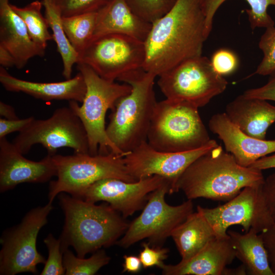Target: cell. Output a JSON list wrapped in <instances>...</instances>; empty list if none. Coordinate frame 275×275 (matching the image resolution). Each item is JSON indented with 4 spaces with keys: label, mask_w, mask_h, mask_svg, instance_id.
<instances>
[{
    "label": "cell",
    "mask_w": 275,
    "mask_h": 275,
    "mask_svg": "<svg viewBox=\"0 0 275 275\" xmlns=\"http://www.w3.org/2000/svg\"><path fill=\"white\" fill-rule=\"evenodd\" d=\"M207 38L200 0H177L152 23L145 42L143 68L159 76L186 60L202 56Z\"/></svg>",
    "instance_id": "obj_1"
},
{
    "label": "cell",
    "mask_w": 275,
    "mask_h": 275,
    "mask_svg": "<svg viewBox=\"0 0 275 275\" xmlns=\"http://www.w3.org/2000/svg\"><path fill=\"white\" fill-rule=\"evenodd\" d=\"M262 171L240 165L218 144L187 167L178 181L177 190H182L188 200L227 202L246 186L261 185Z\"/></svg>",
    "instance_id": "obj_2"
},
{
    "label": "cell",
    "mask_w": 275,
    "mask_h": 275,
    "mask_svg": "<svg viewBox=\"0 0 275 275\" xmlns=\"http://www.w3.org/2000/svg\"><path fill=\"white\" fill-rule=\"evenodd\" d=\"M58 199L65 215L59 238L63 252L72 246L78 257L85 258L116 244L128 227L125 218L109 205H96L65 193Z\"/></svg>",
    "instance_id": "obj_3"
},
{
    "label": "cell",
    "mask_w": 275,
    "mask_h": 275,
    "mask_svg": "<svg viewBox=\"0 0 275 275\" xmlns=\"http://www.w3.org/2000/svg\"><path fill=\"white\" fill-rule=\"evenodd\" d=\"M156 77L142 68L118 79L129 85L131 90L116 103L106 131L109 139L124 155L147 141L157 102L154 91Z\"/></svg>",
    "instance_id": "obj_4"
},
{
    "label": "cell",
    "mask_w": 275,
    "mask_h": 275,
    "mask_svg": "<svg viewBox=\"0 0 275 275\" xmlns=\"http://www.w3.org/2000/svg\"><path fill=\"white\" fill-rule=\"evenodd\" d=\"M77 69L86 85V93L82 104L75 101H69L80 119L87 132L89 154H107L114 153L124 156L122 152L109 139L106 131L105 116L108 109L113 110L117 101L128 94L131 87L105 79L87 65L78 63Z\"/></svg>",
    "instance_id": "obj_5"
},
{
    "label": "cell",
    "mask_w": 275,
    "mask_h": 275,
    "mask_svg": "<svg viewBox=\"0 0 275 275\" xmlns=\"http://www.w3.org/2000/svg\"><path fill=\"white\" fill-rule=\"evenodd\" d=\"M198 109L184 101L166 99L157 102L148 143L157 150L173 152L193 150L207 144L211 139Z\"/></svg>",
    "instance_id": "obj_6"
},
{
    "label": "cell",
    "mask_w": 275,
    "mask_h": 275,
    "mask_svg": "<svg viewBox=\"0 0 275 275\" xmlns=\"http://www.w3.org/2000/svg\"><path fill=\"white\" fill-rule=\"evenodd\" d=\"M52 158L57 168V178L49 184L50 203L61 193L78 197L89 186L103 179L114 178L130 182L137 181L128 173L124 156L112 152L95 155L56 154Z\"/></svg>",
    "instance_id": "obj_7"
},
{
    "label": "cell",
    "mask_w": 275,
    "mask_h": 275,
    "mask_svg": "<svg viewBox=\"0 0 275 275\" xmlns=\"http://www.w3.org/2000/svg\"><path fill=\"white\" fill-rule=\"evenodd\" d=\"M228 84L203 56L186 60L159 76L158 86L166 99L200 108L223 93Z\"/></svg>",
    "instance_id": "obj_8"
},
{
    "label": "cell",
    "mask_w": 275,
    "mask_h": 275,
    "mask_svg": "<svg viewBox=\"0 0 275 275\" xmlns=\"http://www.w3.org/2000/svg\"><path fill=\"white\" fill-rule=\"evenodd\" d=\"M23 155L32 147L40 144L47 154L53 155L62 147H68L74 153H89L85 128L78 116L69 106L57 108L46 119L35 118L15 138L12 142Z\"/></svg>",
    "instance_id": "obj_9"
},
{
    "label": "cell",
    "mask_w": 275,
    "mask_h": 275,
    "mask_svg": "<svg viewBox=\"0 0 275 275\" xmlns=\"http://www.w3.org/2000/svg\"><path fill=\"white\" fill-rule=\"evenodd\" d=\"M166 194H171L168 183L151 193L142 213L129 224L116 244L126 249L146 238L151 246L161 247L173 230L193 212L191 200L171 206L165 201Z\"/></svg>",
    "instance_id": "obj_10"
},
{
    "label": "cell",
    "mask_w": 275,
    "mask_h": 275,
    "mask_svg": "<svg viewBox=\"0 0 275 275\" xmlns=\"http://www.w3.org/2000/svg\"><path fill=\"white\" fill-rule=\"evenodd\" d=\"M52 203L34 208L20 223L6 230L1 238L0 274L15 275L22 272L37 273V266L45 264L44 256L37 250L41 229L47 223Z\"/></svg>",
    "instance_id": "obj_11"
},
{
    "label": "cell",
    "mask_w": 275,
    "mask_h": 275,
    "mask_svg": "<svg viewBox=\"0 0 275 275\" xmlns=\"http://www.w3.org/2000/svg\"><path fill=\"white\" fill-rule=\"evenodd\" d=\"M145 58L144 42L123 34H109L93 38L77 63L85 64L101 77L115 81L143 68Z\"/></svg>",
    "instance_id": "obj_12"
},
{
    "label": "cell",
    "mask_w": 275,
    "mask_h": 275,
    "mask_svg": "<svg viewBox=\"0 0 275 275\" xmlns=\"http://www.w3.org/2000/svg\"><path fill=\"white\" fill-rule=\"evenodd\" d=\"M262 185L244 187L223 205L211 208L198 206L197 210L211 225L218 237L227 236L228 228L233 225L242 226L244 232L252 229L260 233L274 222L262 193Z\"/></svg>",
    "instance_id": "obj_13"
},
{
    "label": "cell",
    "mask_w": 275,
    "mask_h": 275,
    "mask_svg": "<svg viewBox=\"0 0 275 275\" xmlns=\"http://www.w3.org/2000/svg\"><path fill=\"white\" fill-rule=\"evenodd\" d=\"M217 145L211 139L200 148L173 152L157 150L147 141L126 154L124 160L128 173L136 180L153 175L161 176L169 183L172 194L178 192V181L187 167Z\"/></svg>",
    "instance_id": "obj_14"
},
{
    "label": "cell",
    "mask_w": 275,
    "mask_h": 275,
    "mask_svg": "<svg viewBox=\"0 0 275 275\" xmlns=\"http://www.w3.org/2000/svg\"><path fill=\"white\" fill-rule=\"evenodd\" d=\"M166 183L169 184L158 175L131 182L117 178H106L92 184L76 198L94 203L106 202L126 218L143 208L149 194Z\"/></svg>",
    "instance_id": "obj_15"
},
{
    "label": "cell",
    "mask_w": 275,
    "mask_h": 275,
    "mask_svg": "<svg viewBox=\"0 0 275 275\" xmlns=\"http://www.w3.org/2000/svg\"><path fill=\"white\" fill-rule=\"evenodd\" d=\"M52 155L38 161L24 157L6 137L0 139V191L4 193L23 183H45L57 176Z\"/></svg>",
    "instance_id": "obj_16"
},
{
    "label": "cell",
    "mask_w": 275,
    "mask_h": 275,
    "mask_svg": "<svg viewBox=\"0 0 275 275\" xmlns=\"http://www.w3.org/2000/svg\"><path fill=\"white\" fill-rule=\"evenodd\" d=\"M208 126L223 142L226 151L243 167H249L260 158L275 153V140H261L248 135L234 124L225 112L213 115Z\"/></svg>",
    "instance_id": "obj_17"
},
{
    "label": "cell",
    "mask_w": 275,
    "mask_h": 275,
    "mask_svg": "<svg viewBox=\"0 0 275 275\" xmlns=\"http://www.w3.org/2000/svg\"><path fill=\"white\" fill-rule=\"evenodd\" d=\"M236 257L229 235L216 237L196 255L177 264L163 263L159 268L164 275H233L228 268Z\"/></svg>",
    "instance_id": "obj_18"
},
{
    "label": "cell",
    "mask_w": 275,
    "mask_h": 275,
    "mask_svg": "<svg viewBox=\"0 0 275 275\" xmlns=\"http://www.w3.org/2000/svg\"><path fill=\"white\" fill-rule=\"evenodd\" d=\"M0 82L8 91L24 93L45 101L67 100L81 103L87 90L84 78L79 72L65 81L38 82L17 78L1 66Z\"/></svg>",
    "instance_id": "obj_19"
},
{
    "label": "cell",
    "mask_w": 275,
    "mask_h": 275,
    "mask_svg": "<svg viewBox=\"0 0 275 275\" xmlns=\"http://www.w3.org/2000/svg\"><path fill=\"white\" fill-rule=\"evenodd\" d=\"M0 45L13 56L17 69L23 68L31 58L45 54L32 40L24 21L9 0H0Z\"/></svg>",
    "instance_id": "obj_20"
},
{
    "label": "cell",
    "mask_w": 275,
    "mask_h": 275,
    "mask_svg": "<svg viewBox=\"0 0 275 275\" xmlns=\"http://www.w3.org/2000/svg\"><path fill=\"white\" fill-rule=\"evenodd\" d=\"M151 25L135 13L126 0H110L97 11L93 38L120 34L145 42Z\"/></svg>",
    "instance_id": "obj_21"
},
{
    "label": "cell",
    "mask_w": 275,
    "mask_h": 275,
    "mask_svg": "<svg viewBox=\"0 0 275 275\" xmlns=\"http://www.w3.org/2000/svg\"><path fill=\"white\" fill-rule=\"evenodd\" d=\"M267 101L242 94L227 104L225 113L245 133L265 140L267 129L275 122V106Z\"/></svg>",
    "instance_id": "obj_22"
},
{
    "label": "cell",
    "mask_w": 275,
    "mask_h": 275,
    "mask_svg": "<svg viewBox=\"0 0 275 275\" xmlns=\"http://www.w3.org/2000/svg\"><path fill=\"white\" fill-rule=\"evenodd\" d=\"M181 261L190 259L218 237L211 225L199 211L193 212L172 231Z\"/></svg>",
    "instance_id": "obj_23"
},
{
    "label": "cell",
    "mask_w": 275,
    "mask_h": 275,
    "mask_svg": "<svg viewBox=\"0 0 275 275\" xmlns=\"http://www.w3.org/2000/svg\"><path fill=\"white\" fill-rule=\"evenodd\" d=\"M237 258L244 266L246 274L274 275L260 233L251 229L244 234L228 230Z\"/></svg>",
    "instance_id": "obj_24"
},
{
    "label": "cell",
    "mask_w": 275,
    "mask_h": 275,
    "mask_svg": "<svg viewBox=\"0 0 275 275\" xmlns=\"http://www.w3.org/2000/svg\"><path fill=\"white\" fill-rule=\"evenodd\" d=\"M45 17L52 32V37L63 62L62 75L66 79L71 78L72 68L77 64L79 55L70 43L62 25V16L53 0H42Z\"/></svg>",
    "instance_id": "obj_25"
},
{
    "label": "cell",
    "mask_w": 275,
    "mask_h": 275,
    "mask_svg": "<svg viewBox=\"0 0 275 275\" xmlns=\"http://www.w3.org/2000/svg\"><path fill=\"white\" fill-rule=\"evenodd\" d=\"M227 0H200L205 16V34L208 38L212 28L214 16L219 7ZM250 6L245 10L251 29L267 28L274 26V21L267 13L269 6H275V0H245Z\"/></svg>",
    "instance_id": "obj_26"
},
{
    "label": "cell",
    "mask_w": 275,
    "mask_h": 275,
    "mask_svg": "<svg viewBox=\"0 0 275 275\" xmlns=\"http://www.w3.org/2000/svg\"><path fill=\"white\" fill-rule=\"evenodd\" d=\"M97 12L63 17L62 25L70 43L79 55L92 40Z\"/></svg>",
    "instance_id": "obj_27"
},
{
    "label": "cell",
    "mask_w": 275,
    "mask_h": 275,
    "mask_svg": "<svg viewBox=\"0 0 275 275\" xmlns=\"http://www.w3.org/2000/svg\"><path fill=\"white\" fill-rule=\"evenodd\" d=\"M11 6L24 21L33 41L45 52L47 42L53 39V37L48 31V22L41 13V1H34L23 7L11 4Z\"/></svg>",
    "instance_id": "obj_28"
},
{
    "label": "cell",
    "mask_w": 275,
    "mask_h": 275,
    "mask_svg": "<svg viewBox=\"0 0 275 275\" xmlns=\"http://www.w3.org/2000/svg\"><path fill=\"white\" fill-rule=\"evenodd\" d=\"M110 257L103 249L97 250L88 258L75 256L68 249L63 253V264L66 275H93L108 264Z\"/></svg>",
    "instance_id": "obj_29"
},
{
    "label": "cell",
    "mask_w": 275,
    "mask_h": 275,
    "mask_svg": "<svg viewBox=\"0 0 275 275\" xmlns=\"http://www.w3.org/2000/svg\"><path fill=\"white\" fill-rule=\"evenodd\" d=\"M132 11L152 23L168 12L177 0H126Z\"/></svg>",
    "instance_id": "obj_30"
},
{
    "label": "cell",
    "mask_w": 275,
    "mask_h": 275,
    "mask_svg": "<svg viewBox=\"0 0 275 275\" xmlns=\"http://www.w3.org/2000/svg\"><path fill=\"white\" fill-rule=\"evenodd\" d=\"M265 29L259 42L263 56L255 74L272 76L275 75V27Z\"/></svg>",
    "instance_id": "obj_31"
},
{
    "label": "cell",
    "mask_w": 275,
    "mask_h": 275,
    "mask_svg": "<svg viewBox=\"0 0 275 275\" xmlns=\"http://www.w3.org/2000/svg\"><path fill=\"white\" fill-rule=\"evenodd\" d=\"M44 243L48 250V256L40 275L65 274L63 264V251L60 239L56 238L50 233L44 239Z\"/></svg>",
    "instance_id": "obj_32"
},
{
    "label": "cell",
    "mask_w": 275,
    "mask_h": 275,
    "mask_svg": "<svg viewBox=\"0 0 275 275\" xmlns=\"http://www.w3.org/2000/svg\"><path fill=\"white\" fill-rule=\"evenodd\" d=\"M63 17L98 11L110 0H53Z\"/></svg>",
    "instance_id": "obj_33"
},
{
    "label": "cell",
    "mask_w": 275,
    "mask_h": 275,
    "mask_svg": "<svg viewBox=\"0 0 275 275\" xmlns=\"http://www.w3.org/2000/svg\"><path fill=\"white\" fill-rule=\"evenodd\" d=\"M210 61L214 71L223 76L234 73L239 65L237 54L233 51L225 48L214 51Z\"/></svg>",
    "instance_id": "obj_34"
},
{
    "label": "cell",
    "mask_w": 275,
    "mask_h": 275,
    "mask_svg": "<svg viewBox=\"0 0 275 275\" xmlns=\"http://www.w3.org/2000/svg\"><path fill=\"white\" fill-rule=\"evenodd\" d=\"M142 247L139 257L145 268L154 266L160 268L168 256V248L152 246L146 242L142 243Z\"/></svg>",
    "instance_id": "obj_35"
},
{
    "label": "cell",
    "mask_w": 275,
    "mask_h": 275,
    "mask_svg": "<svg viewBox=\"0 0 275 275\" xmlns=\"http://www.w3.org/2000/svg\"><path fill=\"white\" fill-rule=\"evenodd\" d=\"M35 119L34 117H29L20 119H8L2 117L0 118V139L13 132H20L23 130Z\"/></svg>",
    "instance_id": "obj_36"
},
{
    "label": "cell",
    "mask_w": 275,
    "mask_h": 275,
    "mask_svg": "<svg viewBox=\"0 0 275 275\" xmlns=\"http://www.w3.org/2000/svg\"><path fill=\"white\" fill-rule=\"evenodd\" d=\"M261 189L269 213L275 222V172L264 178Z\"/></svg>",
    "instance_id": "obj_37"
},
{
    "label": "cell",
    "mask_w": 275,
    "mask_h": 275,
    "mask_svg": "<svg viewBox=\"0 0 275 275\" xmlns=\"http://www.w3.org/2000/svg\"><path fill=\"white\" fill-rule=\"evenodd\" d=\"M245 96L275 101V75L271 76L264 85L256 88L248 89L243 93Z\"/></svg>",
    "instance_id": "obj_38"
},
{
    "label": "cell",
    "mask_w": 275,
    "mask_h": 275,
    "mask_svg": "<svg viewBox=\"0 0 275 275\" xmlns=\"http://www.w3.org/2000/svg\"><path fill=\"white\" fill-rule=\"evenodd\" d=\"M260 234L267 252L271 269L275 275V222Z\"/></svg>",
    "instance_id": "obj_39"
},
{
    "label": "cell",
    "mask_w": 275,
    "mask_h": 275,
    "mask_svg": "<svg viewBox=\"0 0 275 275\" xmlns=\"http://www.w3.org/2000/svg\"><path fill=\"white\" fill-rule=\"evenodd\" d=\"M123 259L122 272L137 273L141 270L142 264L139 257L124 255Z\"/></svg>",
    "instance_id": "obj_40"
},
{
    "label": "cell",
    "mask_w": 275,
    "mask_h": 275,
    "mask_svg": "<svg viewBox=\"0 0 275 275\" xmlns=\"http://www.w3.org/2000/svg\"><path fill=\"white\" fill-rule=\"evenodd\" d=\"M250 167L261 171L275 168V153L260 158L254 162Z\"/></svg>",
    "instance_id": "obj_41"
},
{
    "label": "cell",
    "mask_w": 275,
    "mask_h": 275,
    "mask_svg": "<svg viewBox=\"0 0 275 275\" xmlns=\"http://www.w3.org/2000/svg\"><path fill=\"white\" fill-rule=\"evenodd\" d=\"M0 64L5 68L15 66V61L11 53L0 45Z\"/></svg>",
    "instance_id": "obj_42"
},
{
    "label": "cell",
    "mask_w": 275,
    "mask_h": 275,
    "mask_svg": "<svg viewBox=\"0 0 275 275\" xmlns=\"http://www.w3.org/2000/svg\"><path fill=\"white\" fill-rule=\"evenodd\" d=\"M1 117L8 119H16L19 118L17 116L15 109L10 105L0 101Z\"/></svg>",
    "instance_id": "obj_43"
}]
</instances>
